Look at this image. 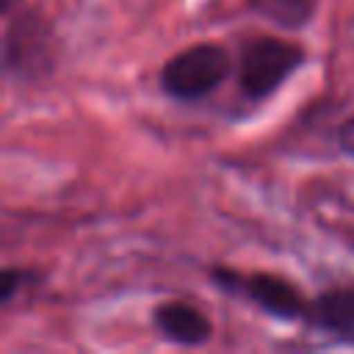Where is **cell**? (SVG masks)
<instances>
[{"mask_svg": "<svg viewBox=\"0 0 354 354\" xmlns=\"http://www.w3.org/2000/svg\"><path fill=\"white\" fill-rule=\"evenodd\" d=\"M17 8H22V0H0V14H3V19L11 17Z\"/></svg>", "mask_w": 354, "mask_h": 354, "instance_id": "cell-10", "label": "cell"}, {"mask_svg": "<svg viewBox=\"0 0 354 354\" xmlns=\"http://www.w3.org/2000/svg\"><path fill=\"white\" fill-rule=\"evenodd\" d=\"M22 285V271L19 268H3V277H0V304H8L14 299V293L19 290Z\"/></svg>", "mask_w": 354, "mask_h": 354, "instance_id": "cell-8", "label": "cell"}, {"mask_svg": "<svg viewBox=\"0 0 354 354\" xmlns=\"http://www.w3.org/2000/svg\"><path fill=\"white\" fill-rule=\"evenodd\" d=\"M260 17L279 28H304L318 8V0H246Z\"/></svg>", "mask_w": 354, "mask_h": 354, "instance_id": "cell-7", "label": "cell"}, {"mask_svg": "<svg viewBox=\"0 0 354 354\" xmlns=\"http://www.w3.org/2000/svg\"><path fill=\"white\" fill-rule=\"evenodd\" d=\"M210 277L224 288V290H241L249 301H254L263 313L279 318V321H307L310 301L301 296V290L277 274L268 271H254V274H238L232 268L216 266Z\"/></svg>", "mask_w": 354, "mask_h": 354, "instance_id": "cell-3", "label": "cell"}, {"mask_svg": "<svg viewBox=\"0 0 354 354\" xmlns=\"http://www.w3.org/2000/svg\"><path fill=\"white\" fill-rule=\"evenodd\" d=\"M50 41L47 28L36 14H19L6 17V39H3V64L8 72H17L19 77L41 75L50 66Z\"/></svg>", "mask_w": 354, "mask_h": 354, "instance_id": "cell-4", "label": "cell"}, {"mask_svg": "<svg viewBox=\"0 0 354 354\" xmlns=\"http://www.w3.org/2000/svg\"><path fill=\"white\" fill-rule=\"evenodd\" d=\"M152 321L160 329V335L177 346H202L213 335L210 318L191 301H180V299L160 301L152 310Z\"/></svg>", "mask_w": 354, "mask_h": 354, "instance_id": "cell-5", "label": "cell"}, {"mask_svg": "<svg viewBox=\"0 0 354 354\" xmlns=\"http://www.w3.org/2000/svg\"><path fill=\"white\" fill-rule=\"evenodd\" d=\"M340 147L354 155V116L340 127Z\"/></svg>", "mask_w": 354, "mask_h": 354, "instance_id": "cell-9", "label": "cell"}, {"mask_svg": "<svg viewBox=\"0 0 354 354\" xmlns=\"http://www.w3.org/2000/svg\"><path fill=\"white\" fill-rule=\"evenodd\" d=\"M301 64H304V50L296 41L277 36H257L241 50L238 88L246 100H266Z\"/></svg>", "mask_w": 354, "mask_h": 354, "instance_id": "cell-2", "label": "cell"}, {"mask_svg": "<svg viewBox=\"0 0 354 354\" xmlns=\"http://www.w3.org/2000/svg\"><path fill=\"white\" fill-rule=\"evenodd\" d=\"M307 324L343 337H354V282L335 285L310 299Z\"/></svg>", "mask_w": 354, "mask_h": 354, "instance_id": "cell-6", "label": "cell"}, {"mask_svg": "<svg viewBox=\"0 0 354 354\" xmlns=\"http://www.w3.org/2000/svg\"><path fill=\"white\" fill-rule=\"evenodd\" d=\"M232 72L230 53L216 41H199L171 55L160 69V88L174 100H199L216 91Z\"/></svg>", "mask_w": 354, "mask_h": 354, "instance_id": "cell-1", "label": "cell"}]
</instances>
